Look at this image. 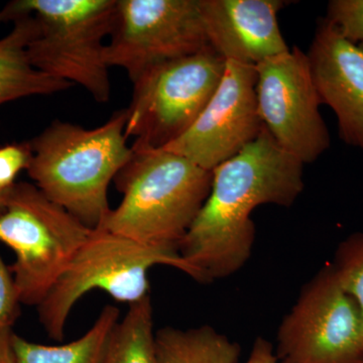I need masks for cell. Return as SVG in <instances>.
Returning <instances> with one entry per match:
<instances>
[{
    "label": "cell",
    "mask_w": 363,
    "mask_h": 363,
    "mask_svg": "<svg viewBox=\"0 0 363 363\" xmlns=\"http://www.w3.org/2000/svg\"><path fill=\"white\" fill-rule=\"evenodd\" d=\"M4 194H6V193H4ZM0 195H2V194H0Z\"/></svg>",
    "instance_id": "cell-25"
},
{
    "label": "cell",
    "mask_w": 363,
    "mask_h": 363,
    "mask_svg": "<svg viewBox=\"0 0 363 363\" xmlns=\"http://www.w3.org/2000/svg\"><path fill=\"white\" fill-rule=\"evenodd\" d=\"M9 192H7L6 194L0 195V214H1L2 212L4 211V209H6L7 195H9Z\"/></svg>",
    "instance_id": "cell-24"
},
{
    "label": "cell",
    "mask_w": 363,
    "mask_h": 363,
    "mask_svg": "<svg viewBox=\"0 0 363 363\" xmlns=\"http://www.w3.org/2000/svg\"><path fill=\"white\" fill-rule=\"evenodd\" d=\"M279 363H363L359 309L325 267L303 289L278 332Z\"/></svg>",
    "instance_id": "cell-8"
},
{
    "label": "cell",
    "mask_w": 363,
    "mask_h": 363,
    "mask_svg": "<svg viewBox=\"0 0 363 363\" xmlns=\"http://www.w3.org/2000/svg\"><path fill=\"white\" fill-rule=\"evenodd\" d=\"M304 164L274 142L266 128L212 171L206 201L179 245L200 283L240 271L252 257V214L262 205L291 207L304 189Z\"/></svg>",
    "instance_id": "cell-1"
},
{
    "label": "cell",
    "mask_w": 363,
    "mask_h": 363,
    "mask_svg": "<svg viewBox=\"0 0 363 363\" xmlns=\"http://www.w3.org/2000/svg\"><path fill=\"white\" fill-rule=\"evenodd\" d=\"M11 335V330L0 331V363H16Z\"/></svg>",
    "instance_id": "cell-23"
},
{
    "label": "cell",
    "mask_w": 363,
    "mask_h": 363,
    "mask_svg": "<svg viewBox=\"0 0 363 363\" xmlns=\"http://www.w3.org/2000/svg\"><path fill=\"white\" fill-rule=\"evenodd\" d=\"M307 56L320 101L337 119L339 136L363 154V45L344 39L323 18Z\"/></svg>",
    "instance_id": "cell-12"
},
{
    "label": "cell",
    "mask_w": 363,
    "mask_h": 363,
    "mask_svg": "<svg viewBox=\"0 0 363 363\" xmlns=\"http://www.w3.org/2000/svg\"><path fill=\"white\" fill-rule=\"evenodd\" d=\"M324 18L344 39L363 45V0H331Z\"/></svg>",
    "instance_id": "cell-19"
},
{
    "label": "cell",
    "mask_w": 363,
    "mask_h": 363,
    "mask_svg": "<svg viewBox=\"0 0 363 363\" xmlns=\"http://www.w3.org/2000/svg\"><path fill=\"white\" fill-rule=\"evenodd\" d=\"M245 363H279V359L272 343L264 338L257 337Z\"/></svg>",
    "instance_id": "cell-22"
},
{
    "label": "cell",
    "mask_w": 363,
    "mask_h": 363,
    "mask_svg": "<svg viewBox=\"0 0 363 363\" xmlns=\"http://www.w3.org/2000/svg\"><path fill=\"white\" fill-rule=\"evenodd\" d=\"M30 150L26 145H6L0 147V194L9 192L16 185L21 169L28 168Z\"/></svg>",
    "instance_id": "cell-20"
},
{
    "label": "cell",
    "mask_w": 363,
    "mask_h": 363,
    "mask_svg": "<svg viewBox=\"0 0 363 363\" xmlns=\"http://www.w3.org/2000/svg\"><path fill=\"white\" fill-rule=\"evenodd\" d=\"M116 11V0H18L0 11V23L32 14L35 32L28 45L32 65L106 104L111 85L104 39L111 37Z\"/></svg>",
    "instance_id": "cell-4"
},
{
    "label": "cell",
    "mask_w": 363,
    "mask_h": 363,
    "mask_svg": "<svg viewBox=\"0 0 363 363\" xmlns=\"http://www.w3.org/2000/svg\"><path fill=\"white\" fill-rule=\"evenodd\" d=\"M152 298L130 305L111 334L101 363H157Z\"/></svg>",
    "instance_id": "cell-17"
},
{
    "label": "cell",
    "mask_w": 363,
    "mask_h": 363,
    "mask_svg": "<svg viewBox=\"0 0 363 363\" xmlns=\"http://www.w3.org/2000/svg\"><path fill=\"white\" fill-rule=\"evenodd\" d=\"M20 304L13 274L0 257V331L11 330L18 316Z\"/></svg>",
    "instance_id": "cell-21"
},
{
    "label": "cell",
    "mask_w": 363,
    "mask_h": 363,
    "mask_svg": "<svg viewBox=\"0 0 363 363\" xmlns=\"http://www.w3.org/2000/svg\"><path fill=\"white\" fill-rule=\"evenodd\" d=\"M285 0H199L208 43L226 62L257 66L290 50L279 28Z\"/></svg>",
    "instance_id": "cell-13"
},
{
    "label": "cell",
    "mask_w": 363,
    "mask_h": 363,
    "mask_svg": "<svg viewBox=\"0 0 363 363\" xmlns=\"http://www.w3.org/2000/svg\"><path fill=\"white\" fill-rule=\"evenodd\" d=\"M331 266L344 292L357 305L363 322V233L352 234L341 242Z\"/></svg>",
    "instance_id": "cell-18"
},
{
    "label": "cell",
    "mask_w": 363,
    "mask_h": 363,
    "mask_svg": "<svg viewBox=\"0 0 363 363\" xmlns=\"http://www.w3.org/2000/svg\"><path fill=\"white\" fill-rule=\"evenodd\" d=\"M35 32V18L26 14L14 21L13 30L0 39V105L23 97L55 94L73 86L32 65L28 45Z\"/></svg>",
    "instance_id": "cell-14"
},
{
    "label": "cell",
    "mask_w": 363,
    "mask_h": 363,
    "mask_svg": "<svg viewBox=\"0 0 363 363\" xmlns=\"http://www.w3.org/2000/svg\"><path fill=\"white\" fill-rule=\"evenodd\" d=\"M126 109L99 128L55 121L28 145V176L52 201L96 229L111 213L108 187L130 162Z\"/></svg>",
    "instance_id": "cell-2"
},
{
    "label": "cell",
    "mask_w": 363,
    "mask_h": 363,
    "mask_svg": "<svg viewBox=\"0 0 363 363\" xmlns=\"http://www.w3.org/2000/svg\"><path fill=\"white\" fill-rule=\"evenodd\" d=\"M207 47L199 0H116L104 57L133 83L154 67Z\"/></svg>",
    "instance_id": "cell-9"
},
{
    "label": "cell",
    "mask_w": 363,
    "mask_h": 363,
    "mask_svg": "<svg viewBox=\"0 0 363 363\" xmlns=\"http://www.w3.org/2000/svg\"><path fill=\"white\" fill-rule=\"evenodd\" d=\"M131 150L114 179L123 200L98 228L143 245L179 248L209 195L212 172L169 150Z\"/></svg>",
    "instance_id": "cell-3"
},
{
    "label": "cell",
    "mask_w": 363,
    "mask_h": 363,
    "mask_svg": "<svg viewBox=\"0 0 363 363\" xmlns=\"http://www.w3.org/2000/svg\"><path fill=\"white\" fill-rule=\"evenodd\" d=\"M257 111L279 147L303 164L330 147L307 52L298 47L255 66Z\"/></svg>",
    "instance_id": "cell-10"
},
{
    "label": "cell",
    "mask_w": 363,
    "mask_h": 363,
    "mask_svg": "<svg viewBox=\"0 0 363 363\" xmlns=\"http://www.w3.org/2000/svg\"><path fill=\"white\" fill-rule=\"evenodd\" d=\"M93 229L35 185L16 184L0 214V241L16 255L11 267L21 304L39 306Z\"/></svg>",
    "instance_id": "cell-6"
},
{
    "label": "cell",
    "mask_w": 363,
    "mask_h": 363,
    "mask_svg": "<svg viewBox=\"0 0 363 363\" xmlns=\"http://www.w3.org/2000/svg\"><path fill=\"white\" fill-rule=\"evenodd\" d=\"M156 266L172 267L197 279L178 247H152L104 229H93L38 306L40 324L50 338L63 341L72 310L86 294L100 290L117 302H140L150 296L149 272Z\"/></svg>",
    "instance_id": "cell-5"
},
{
    "label": "cell",
    "mask_w": 363,
    "mask_h": 363,
    "mask_svg": "<svg viewBox=\"0 0 363 363\" xmlns=\"http://www.w3.org/2000/svg\"><path fill=\"white\" fill-rule=\"evenodd\" d=\"M255 66L226 62L218 88L201 116L164 150L212 172L238 155L262 133Z\"/></svg>",
    "instance_id": "cell-11"
},
{
    "label": "cell",
    "mask_w": 363,
    "mask_h": 363,
    "mask_svg": "<svg viewBox=\"0 0 363 363\" xmlns=\"http://www.w3.org/2000/svg\"><path fill=\"white\" fill-rule=\"evenodd\" d=\"M226 61L211 47L166 62L133 82L126 108L125 135L131 147L164 149L201 116L220 84Z\"/></svg>",
    "instance_id": "cell-7"
},
{
    "label": "cell",
    "mask_w": 363,
    "mask_h": 363,
    "mask_svg": "<svg viewBox=\"0 0 363 363\" xmlns=\"http://www.w3.org/2000/svg\"><path fill=\"white\" fill-rule=\"evenodd\" d=\"M157 363H238L240 346L211 326L156 332Z\"/></svg>",
    "instance_id": "cell-16"
},
{
    "label": "cell",
    "mask_w": 363,
    "mask_h": 363,
    "mask_svg": "<svg viewBox=\"0 0 363 363\" xmlns=\"http://www.w3.org/2000/svg\"><path fill=\"white\" fill-rule=\"evenodd\" d=\"M119 315V310L114 306H105L84 335L63 345L35 343L13 333L14 360L16 363H101Z\"/></svg>",
    "instance_id": "cell-15"
}]
</instances>
